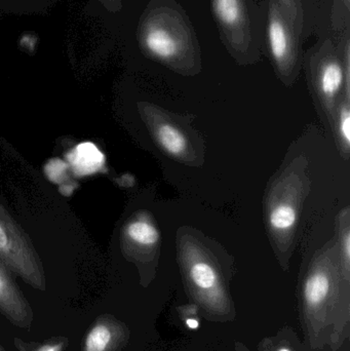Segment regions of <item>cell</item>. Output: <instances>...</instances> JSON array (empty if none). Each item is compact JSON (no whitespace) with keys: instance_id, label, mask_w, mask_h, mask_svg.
Masks as SVG:
<instances>
[{"instance_id":"1","label":"cell","mask_w":350,"mask_h":351,"mask_svg":"<svg viewBox=\"0 0 350 351\" xmlns=\"http://www.w3.org/2000/svg\"><path fill=\"white\" fill-rule=\"evenodd\" d=\"M140 45L162 65L186 75L199 73L201 49L197 31L176 0H151L140 27Z\"/></svg>"},{"instance_id":"2","label":"cell","mask_w":350,"mask_h":351,"mask_svg":"<svg viewBox=\"0 0 350 351\" xmlns=\"http://www.w3.org/2000/svg\"><path fill=\"white\" fill-rule=\"evenodd\" d=\"M212 14L220 40L240 65L260 61L262 10L257 0H211Z\"/></svg>"},{"instance_id":"3","label":"cell","mask_w":350,"mask_h":351,"mask_svg":"<svg viewBox=\"0 0 350 351\" xmlns=\"http://www.w3.org/2000/svg\"><path fill=\"white\" fill-rule=\"evenodd\" d=\"M305 66L312 90L328 113L336 111L345 96H349L350 35L341 40L318 38L304 53Z\"/></svg>"},{"instance_id":"4","label":"cell","mask_w":350,"mask_h":351,"mask_svg":"<svg viewBox=\"0 0 350 351\" xmlns=\"http://www.w3.org/2000/svg\"><path fill=\"white\" fill-rule=\"evenodd\" d=\"M342 280L345 278L338 245H331L314 260L302 289L304 317L312 336L318 337L332 322L340 299Z\"/></svg>"},{"instance_id":"5","label":"cell","mask_w":350,"mask_h":351,"mask_svg":"<svg viewBox=\"0 0 350 351\" xmlns=\"http://www.w3.org/2000/svg\"><path fill=\"white\" fill-rule=\"evenodd\" d=\"M179 257L187 289L195 302L212 317H227L232 313V300L217 263L189 235L181 239Z\"/></svg>"},{"instance_id":"6","label":"cell","mask_w":350,"mask_h":351,"mask_svg":"<svg viewBox=\"0 0 350 351\" xmlns=\"http://www.w3.org/2000/svg\"><path fill=\"white\" fill-rule=\"evenodd\" d=\"M262 10V53L267 56L285 84L295 82L303 66L299 33L275 0H260Z\"/></svg>"},{"instance_id":"7","label":"cell","mask_w":350,"mask_h":351,"mask_svg":"<svg viewBox=\"0 0 350 351\" xmlns=\"http://www.w3.org/2000/svg\"><path fill=\"white\" fill-rule=\"evenodd\" d=\"M304 169L292 164L275 181L267 202V223L279 247L289 245L305 195Z\"/></svg>"},{"instance_id":"8","label":"cell","mask_w":350,"mask_h":351,"mask_svg":"<svg viewBox=\"0 0 350 351\" xmlns=\"http://www.w3.org/2000/svg\"><path fill=\"white\" fill-rule=\"evenodd\" d=\"M314 34L335 43L350 35V0L318 2Z\"/></svg>"},{"instance_id":"9","label":"cell","mask_w":350,"mask_h":351,"mask_svg":"<svg viewBox=\"0 0 350 351\" xmlns=\"http://www.w3.org/2000/svg\"><path fill=\"white\" fill-rule=\"evenodd\" d=\"M129 338L127 328L111 315L98 317L82 342V351H121Z\"/></svg>"},{"instance_id":"10","label":"cell","mask_w":350,"mask_h":351,"mask_svg":"<svg viewBox=\"0 0 350 351\" xmlns=\"http://www.w3.org/2000/svg\"><path fill=\"white\" fill-rule=\"evenodd\" d=\"M154 139L164 152L178 160H187L190 156V143L186 134L172 121L162 115L151 119Z\"/></svg>"},{"instance_id":"11","label":"cell","mask_w":350,"mask_h":351,"mask_svg":"<svg viewBox=\"0 0 350 351\" xmlns=\"http://www.w3.org/2000/svg\"><path fill=\"white\" fill-rule=\"evenodd\" d=\"M291 21L302 40L306 41L314 32L318 0H275Z\"/></svg>"},{"instance_id":"12","label":"cell","mask_w":350,"mask_h":351,"mask_svg":"<svg viewBox=\"0 0 350 351\" xmlns=\"http://www.w3.org/2000/svg\"><path fill=\"white\" fill-rule=\"evenodd\" d=\"M70 162L79 174H90L102 167L104 156L94 144L86 142L77 146L70 158Z\"/></svg>"},{"instance_id":"13","label":"cell","mask_w":350,"mask_h":351,"mask_svg":"<svg viewBox=\"0 0 350 351\" xmlns=\"http://www.w3.org/2000/svg\"><path fill=\"white\" fill-rule=\"evenodd\" d=\"M127 233L134 243L141 247L151 249L160 243V231L148 218L137 219L129 223Z\"/></svg>"},{"instance_id":"14","label":"cell","mask_w":350,"mask_h":351,"mask_svg":"<svg viewBox=\"0 0 350 351\" xmlns=\"http://www.w3.org/2000/svg\"><path fill=\"white\" fill-rule=\"evenodd\" d=\"M341 221L340 247H338L339 259H340L341 270L345 280L349 282L350 265V229L349 208L342 213Z\"/></svg>"},{"instance_id":"15","label":"cell","mask_w":350,"mask_h":351,"mask_svg":"<svg viewBox=\"0 0 350 351\" xmlns=\"http://www.w3.org/2000/svg\"><path fill=\"white\" fill-rule=\"evenodd\" d=\"M337 133L342 150L349 154L350 147V109L349 96H345L337 107Z\"/></svg>"},{"instance_id":"16","label":"cell","mask_w":350,"mask_h":351,"mask_svg":"<svg viewBox=\"0 0 350 351\" xmlns=\"http://www.w3.org/2000/svg\"><path fill=\"white\" fill-rule=\"evenodd\" d=\"M65 346V340H55V341H49L43 344V346H39L34 351H63Z\"/></svg>"},{"instance_id":"17","label":"cell","mask_w":350,"mask_h":351,"mask_svg":"<svg viewBox=\"0 0 350 351\" xmlns=\"http://www.w3.org/2000/svg\"><path fill=\"white\" fill-rule=\"evenodd\" d=\"M185 325H186L187 329L191 330V331H197L199 329V321L197 317H186L185 319Z\"/></svg>"},{"instance_id":"18","label":"cell","mask_w":350,"mask_h":351,"mask_svg":"<svg viewBox=\"0 0 350 351\" xmlns=\"http://www.w3.org/2000/svg\"><path fill=\"white\" fill-rule=\"evenodd\" d=\"M8 243V235H6L5 231L3 230L1 225H0V250L5 249Z\"/></svg>"},{"instance_id":"19","label":"cell","mask_w":350,"mask_h":351,"mask_svg":"<svg viewBox=\"0 0 350 351\" xmlns=\"http://www.w3.org/2000/svg\"><path fill=\"white\" fill-rule=\"evenodd\" d=\"M275 351H292L290 350L289 348H287V346H281V348H277Z\"/></svg>"}]
</instances>
